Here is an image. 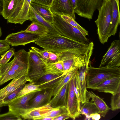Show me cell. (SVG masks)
<instances>
[{"mask_svg": "<svg viewBox=\"0 0 120 120\" xmlns=\"http://www.w3.org/2000/svg\"><path fill=\"white\" fill-rule=\"evenodd\" d=\"M35 44L49 52L57 54L70 52L83 55L89 44L74 40L59 34H47L35 42Z\"/></svg>", "mask_w": 120, "mask_h": 120, "instance_id": "obj_1", "label": "cell"}, {"mask_svg": "<svg viewBox=\"0 0 120 120\" xmlns=\"http://www.w3.org/2000/svg\"><path fill=\"white\" fill-rule=\"evenodd\" d=\"M13 55L14 58L11 61L0 66V86L19 76H27L29 67L28 52L21 49L15 52Z\"/></svg>", "mask_w": 120, "mask_h": 120, "instance_id": "obj_2", "label": "cell"}, {"mask_svg": "<svg viewBox=\"0 0 120 120\" xmlns=\"http://www.w3.org/2000/svg\"><path fill=\"white\" fill-rule=\"evenodd\" d=\"M120 76V67L109 68L104 66L95 68L90 63L86 76V88L93 89L105 80Z\"/></svg>", "mask_w": 120, "mask_h": 120, "instance_id": "obj_3", "label": "cell"}, {"mask_svg": "<svg viewBox=\"0 0 120 120\" xmlns=\"http://www.w3.org/2000/svg\"><path fill=\"white\" fill-rule=\"evenodd\" d=\"M98 11V18L95 22L99 41L104 44L107 42L109 38L111 19V0H106Z\"/></svg>", "mask_w": 120, "mask_h": 120, "instance_id": "obj_4", "label": "cell"}, {"mask_svg": "<svg viewBox=\"0 0 120 120\" xmlns=\"http://www.w3.org/2000/svg\"><path fill=\"white\" fill-rule=\"evenodd\" d=\"M94 47L93 42L89 44L87 49L83 54L82 64L76 73V85L80 102L83 104L86 100V76L89 65L90 58L92 54Z\"/></svg>", "mask_w": 120, "mask_h": 120, "instance_id": "obj_5", "label": "cell"}, {"mask_svg": "<svg viewBox=\"0 0 120 120\" xmlns=\"http://www.w3.org/2000/svg\"><path fill=\"white\" fill-rule=\"evenodd\" d=\"M52 24L62 35L74 40L88 43V39L78 30L65 21L61 16L53 14Z\"/></svg>", "mask_w": 120, "mask_h": 120, "instance_id": "obj_6", "label": "cell"}, {"mask_svg": "<svg viewBox=\"0 0 120 120\" xmlns=\"http://www.w3.org/2000/svg\"><path fill=\"white\" fill-rule=\"evenodd\" d=\"M29 56V67L27 77L30 82L34 83L46 74V63L34 50L30 49L28 52Z\"/></svg>", "mask_w": 120, "mask_h": 120, "instance_id": "obj_7", "label": "cell"}, {"mask_svg": "<svg viewBox=\"0 0 120 120\" xmlns=\"http://www.w3.org/2000/svg\"><path fill=\"white\" fill-rule=\"evenodd\" d=\"M45 34L33 33L25 30L9 34L4 40L11 46L25 45L28 43L35 42Z\"/></svg>", "mask_w": 120, "mask_h": 120, "instance_id": "obj_8", "label": "cell"}, {"mask_svg": "<svg viewBox=\"0 0 120 120\" xmlns=\"http://www.w3.org/2000/svg\"><path fill=\"white\" fill-rule=\"evenodd\" d=\"M77 7L75 13L80 16L90 20L94 13L99 10L106 0H77Z\"/></svg>", "mask_w": 120, "mask_h": 120, "instance_id": "obj_9", "label": "cell"}, {"mask_svg": "<svg viewBox=\"0 0 120 120\" xmlns=\"http://www.w3.org/2000/svg\"><path fill=\"white\" fill-rule=\"evenodd\" d=\"M76 74L69 81L67 105L69 115L70 118L73 119L78 117L80 115V101L78 93L75 91L74 88V80Z\"/></svg>", "mask_w": 120, "mask_h": 120, "instance_id": "obj_10", "label": "cell"}, {"mask_svg": "<svg viewBox=\"0 0 120 120\" xmlns=\"http://www.w3.org/2000/svg\"><path fill=\"white\" fill-rule=\"evenodd\" d=\"M117 68L120 66V40H114L103 56L99 67Z\"/></svg>", "mask_w": 120, "mask_h": 120, "instance_id": "obj_11", "label": "cell"}, {"mask_svg": "<svg viewBox=\"0 0 120 120\" xmlns=\"http://www.w3.org/2000/svg\"><path fill=\"white\" fill-rule=\"evenodd\" d=\"M59 61L63 62L64 71L67 72L81 65L83 59V54L70 52H63L56 54Z\"/></svg>", "mask_w": 120, "mask_h": 120, "instance_id": "obj_12", "label": "cell"}, {"mask_svg": "<svg viewBox=\"0 0 120 120\" xmlns=\"http://www.w3.org/2000/svg\"><path fill=\"white\" fill-rule=\"evenodd\" d=\"M24 0H3L2 15L7 22L12 23L21 9Z\"/></svg>", "mask_w": 120, "mask_h": 120, "instance_id": "obj_13", "label": "cell"}, {"mask_svg": "<svg viewBox=\"0 0 120 120\" xmlns=\"http://www.w3.org/2000/svg\"><path fill=\"white\" fill-rule=\"evenodd\" d=\"M50 9L52 13L60 16H69L75 20V10L72 6L70 0H53Z\"/></svg>", "mask_w": 120, "mask_h": 120, "instance_id": "obj_14", "label": "cell"}, {"mask_svg": "<svg viewBox=\"0 0 120 120\" xmlns=\"http://www.w3.org/2000/svg\"><path fill=\"white\" fill-rule=\"evenodd\" d=\"M38 91L32 92L13 99L8 105L9 111L20 116L23 110L30 108L29 105V102Z\"/></svg>", "mask_w": 120, "mask_h": 120, "instance_id": "obj_15", "label": "cell"}, {"mask_svg": "<svg viewBox=\"0 0 120 120\" xmlns=\"http://www.w3.org/2000/svg\"><path fill=\"white\" fill-rule=\"evenodd\" d=\"M53 90L48 89L38 91L29 102L30 108L39 107L49 104L53 97Z\"/></svg>", "mask_w": 120, "mask_h": 120, "instance_id": "obj_16", "label": "cell"}, {"mask_svg": "<svg viewBox=\"0 0 120 120\" xmlns=\"http://www.w3.org/2000/svg\"><path fill=\"white\" fill-rule=\"evenodd\" d=\"M93 89L113 95L120 91V76L108 79L96 86Z\"/></svg>", "mask_w": 120, "mask_h": 120, "instance_id": "obj_17", "label": "cell"}, {"mask_svg": "<svg viewBox=\"0 0 120 120\" xmlns=\"http://www.w3.org/2000/svg\"><path fill=\"white\" fill-rule=\"evenodd\" d=\"M27 82H30V80L25 75H20L13 79L10 83L0 90V101L20 86L25 85Z\"/></svg>", "mask_w": 120, "mask_h": 120, "instance_id": "obj_18", "label": "cell"}, {"mask_svg": "<svg viewBox=\"0 0 120 120\" xmlns=\"http://www.w3.org/2000/svg\"><path fill=\"white\" fill-rule=\"evenodd\" d=\"M53 108L48 104L41 107L30 108L23 110L20 116L23 120H36L50 111Z\"/></svg>", "mask_w": 120, "mask_h": 120, "instance_id": "obj_19", "label": "cell"}, {"mask_svg": "<svg viewBox=\"0 0 120 120\" xmlns=\"http://www.w3.org/2000/svg\"><path fill=\"white\" fill-rule=\"evenodd\" d=\"M69 82L65 85L52 98L49 104L52 108L60 106L67 107Z\"/></svg>", "mask_w": 120, "mask_h": 120, "instance_id": "obj_20", "label": "cell"}, {"mask_svg": "<svg viewBox=\"0 0 120 120\" xmlns=\"http://www.w3.org/2000/svg\"><path fill=\"white\" fill-rule=\"evenodd\" d=\"M112 8L111 22L109 38L115 35L116 33L117 28L120 23V13L119 3L115 0H111Z\"/></svg>", "mask_w": 120, "mask_h": 120, "instance_id": "obj_21", "label": "cell"}, {"mask_svg": "<svg viewBox=\"0 0 120 120\" xmlns=\"http://www.w3.org/2000/svg\"><path fill=\"white\" fill-rule=\"evenodd\" d=\"M28 20L32 22H39L45 26L48 29V34H59L61 33L52 24L49 22L39 15L30 5L28 14Z\"/></svg>", "mask_w": 120, "mask_h": 120, "instance_id": "obj_22", "label": "cell"}, {"mask_svg": "<svg viewBox=\"0 0 120 120\" xmlns=\"http://www.w3.org/2000/svg\"><path fill=\"white\" fill-rule=\"evenodd\" d=\"M86 97V100L89 101L90 98L91 99V101L93 102L99 110V113L103 117H105L107 112L111 109L102 99L93 92L87 90Z\"/></svg>", "mask_w": 120, "mask_h": 120, "instance_id": "obj_23", "label": "cell"}, {"mask_svg": "<svg viewBox=\"0 0 120 120\" xmlns=\"http://www.w3.org/2000/svg\"><path fill=\"white\" fill-rule=\"evenodd\" d=\"M30 6L39 15L46 21L52 24L54 18L49 7L32 2Z\"/></svg>", "mask_w": 120, "mask_h": 120, "instance_id": "obj_24", "label": "cell"}, {"mask_svg": "<svg viewBox=\"0 0 120 120\" xmlns=\"http://www.w3.org/2000/svg\"><path fill=\"white\" fill-rule=\"evenodd\" d=\"M32 0H24L22 7L19 14L12 23L22 24L28 20V14Z\"/></svg>", "mask_w": 120, "mask_h": 120, "instance_id": "obj_25", "label": "cell"}, {"mask_svg": "<svg viewBox=\"0 0 120 120\" xmlns=\"http://www.w3.org/2000/svg\"><path fill=\"white\" fill-rule=\"evenodd\" d=\"M45 69L46 74H52L59 76L65 73L63 63L61 61H59L54 63L47 64Z\"/></svg>", "mask_w": 120, "mask_h": 120, "instance_id": "obj_26", "label": "cell"}, {"mask_svg": "<svg viewBox=\"0 0 120 120\" xmlns=\"http://www.w3.org/2000/svg\"><path fill=\"white\" fill-rule=\"evenodd\" d=\"M78 69L77 68L71 70L64 75L62 80L54 89L53 97L55 96L65 85L69 81L73 76L76 74Z\"/></svg>", "mask_w": 120, "mask_h": 120, "instance_id": "obj_27", "label": "cell"}, {"mask_svg": "<svg viewBox=\"0 0 120 120\" xmlns=\"http://www.w3.org/2000/svg\"><path fill=\"white\" fill-rule=\"evenodd\" d=\"M83 105L80 108V114L85 116H89L95 113H99V110L93 102L86 100Z\"/></svg>", "mask_w": 120, "mask_h": 120, "instance_id": "obj_28", "label": "cell"}, {"mask_svg": "<svg viewBox=\"0 0 120 120\" xmlns=\"http://www.w3.org/2000/svg\"><path fill=\"white\" fill-rule=\"evenodd\" d=\"M26 31L37 34L49 33V30L45 26L37 22H33L25 30Z\"/></svg>", "mask_w": 120, "mask_h": 120, "instance_id": "obj_29", "label": "cell"}, {"mask_svg": "<svg viewBox=\"0 0 120 120\" xmlns=\"http://www.w3.org/2000/svg\"><path fill=\"white\" fill-rule=\"evenodd\" d=\"M66 113H68L67 107L65 106H59L52 108L49 111L41 116L37 118L36 120H40L42 118L46 117L54 118Z\"/></svg>", "mask_w": 120, "mask_h": 120, "instance_id": "obj_30", "label": "cell"}, {"mask_svg": "<svg viewBox=\"0 0 120 120\" xmlns=\"http://www.w3.org/2000/svg\"><path fill=\"white\" fill-rule=\"evenodd\" d=\"M39 85H36L33 83L29 82V83L24 85L23 88L14 99L20 98L32 92L41 90L39 89Z\"/></svg>", "mask_w": 120, "mask_h": 120, "instance_id": "obj_31", "label": "cell"}, {"mask_svg": "<svg viewBox=\"0 0 120 120\" xmlns=\"http://www.w3.org/2000/svg\"><path fill=\"white\" fill-rule=\"evenodd\" d=\"M67 72H65L45 83L39 85V89L41 90L48 89H54L62 80L64 75Z\"/></svg>", "mask_w": 120, "mask_h": 120, "instance_id": "obj_32", "label": "cell"}, {"mask_svg": "<svg viewBox=\"0 0 120 120\" xmlns=\"http://www.w3.org/2000/svg\"><path fill=\"white\" fill-rule=\"evenodd\" d=\"M61 16L67 22L78 30L85 36L88 35V32L78 24L71 17L67 15Z\"/></svg>", "mask_w": 120, "mask_h": 120, "instance_id": "obj_33", "label": "cell"}, {"mask_svg": "<svg viewBox=\"0 0 120 120\" xmlns=\"http://www.w3.org/2000/svg\"><path fill=\"white\" fill-rule=\"evenodd\" d=\"M111 109L112 111L120 108V91L112 95L111 101Z\"/></svg>", "mask_w": 120, "mask_h": 120, "instance_id": "obj_34", "label": "cell"}, {"mask_svg": "<svg viewBox=\"0 0 120 120\" xmlns=\"http://www.w3.org/2000/svg\"><path fill=\"white\" fill-rule=\"evenodd\" d=\"M15 49L12 48L1 55L0 59V66L4 65L9 61L12 56L15 53Z\"/></svg>", "mask_w": 120, "mask_h": 120, "instance_id": "obj_35", "label": "cell"}, {"mask_svg": "<svg viewBox=\"0 0 120 120\" xmlns=\"http://www.w3.org/2000/svg\"><path fill=\"white\" fill-rule=\"evenodd\" d=\"M20 116L9 111L7 113L0 114V120H21Z\"/></svg>", "mask_w": 120, "mask_h": 120, "instance_id": "obj_36", "label": "cell"}, {"mask_svg": "<svg viewBox=\"0 0 120 120\" xmlns=\"http://www.w3.org/2000/svg\"><path fill=\"white\" fill-rule=\"evenodd\" d=\"M58 76V75L52 74H45L33 83L36 85H40L45 83Z\"/></svg>", "mask_w": 120, "mask_h": 120, "instance_id": "obj_37", "label": "cell"}, {"mask_svg": "<svg viewBox=\"0 0 120 120\" xmlns=\"http://www.w3.org/2000/svg\"><path fill=\"white\" fill-rule=\"evenodd\" d=\"M31 48L35 50L46 63L49 57V52L44 49H41L35 47H31Z\"/></svg>", "mask_w": 120, "mask_h": 120, "instance_id": "obj_38", "label": "cell"}, {"mask_svg": "<svg viewBox=\"0 0 120 120\" xmlns=\"http://www.w3.org/2000/svg\"><path fill=\"white\" fill-rule=\"evenodd\" d=\"M10 47L9 45L4 40H0V55L3 54Z\"/></svg>", "mask_w": 120, "mask_h": 120, "instance_id": "obj_39", "label": "cell"}, {"mask_svg": "<svg viewBox=\"0 0 120 120\" xmlns=\"http://www.w3.org/2000/svg\"><path fill=\"white\" fill-rule=\"evenodd\" d=\"M59 61L58 58L56 54L49 52V57L47 61V64L54 63Z\"/></svg>", "mask_w": 120, "mask_h": 120, "instance_id": "obj_40", "label": "cell"}, {"mask_svg": "<svg viewBox=\"0 0 120 120\" xmlns=\"http://www.w3.org/2000/svg\"><path fill=\"white\" fill-rule=\"evenodd\" d=\"M53 0H32L31 2L49 7L51 6Z\"/></svg>", "mask_w": 120, "mask_h": 120, "instance_id": "obj_41", "label": "cell"}, {"mask_svg": "<svg viewBox=\"0 0 120 120\" xmlns=\"http://www.w3.org/2000/svg\"><path fill=\"white\" fill-rule=\"evenodd\" d=\"M85 120H98L101 117V115L98 113L91 114L89 116H86Z\"/></svg>", "mask_w": 120, "mask_h": 120, "instance_id": "obj_42", "label": "cell"}, {"mask_svg": "<svg viewBox=\"0 0 120 120\" xmlns=\"http://www.w3.org/2000/svg\"><path fill=\"white\" fill-rule=\"evenodd\" d=\"M70 117L68 113H66L54 118L53 120H64L68 119Z\"/></svg>", "mask_w": 120, "mask_h": 120, "instance_id": "obj_43", "label": "cell"}, {"mask_svg": "<svg viewBox=\"0 0 120 120\" xmlns=\"http://www.w3.org/2000/svg\"><path fill=\"white\" fill-rule=\"evenodd\" d=\"M71 5L74 10L77 7V0H70Z\"/></svg>", "mask_w": 120, "mask_h": 120, "instance_id": "obj_44", "label": "cell"}, {"mask_svg": "<svg viewBox=\"0 0 120 120\" xmlns=\"http://www.w3.org/2000/svg\"><path fill=\"white\" fill-rule=\"evenodd\" d=\"M3 0H0V15H2L3 9Z\"/></svg>", "mask_w": 120, "mask_h": 120, "instance_id": "obj_45", "label": "cell"}, {"mask_svg": "<svg viewBox=\"0 0 120 120\" xmlns=\"http://www.w3.org/2000/svg\"><path fill=\"white\" fill-rule=\"evenodd\" d=\"M54 118L48 117H46L43 118H42L40 119V120H53Z\"/></svg>", "mask_w": 120, "mask_h": 120, "instance_id": "obj_46", "label": "cell"}, {"mask_svg": "<svg viewBox=\"0 0 120 120\" xmlns=\"http://www.w3.org/2000/svg\"><path fill=\"white\" fill-rule=\"evenodd\" d=\"M2 34V30L1 28L0 27V37L1 36Z\"/></svg>", "mask_w": 120, "mask_h": 120, "instance_id": "obj_47", "label": "cell"}, {"mask_svg": "<svg viewBox=\"0 0 120 120\" xmlns=\"http://www.w3.org/2000/svg\"><path fill=\"white\" fill-rule=\"evenodd\" d=\"M117 3H119V0H115Z\"/></svg>", "mask_w": 120, "mask_h": 120, "instance_id": "obj_48", "label": "cell"}, {"mask_svg": "<svg viewBox=\"0 0 120 120\" xmlns=\"http://www.w3.org/2000/svg\"><path fill=\"white\" fill-rule=\"evenodd\" d=\"M1 78V73H0V80Z\"/></svg>", "mask_w": 120, "mask_h": 120, "instance_id": "obj_49", "label": "cell"}, {"mask_svg": "<svg viewBox=\"0 0 120 120\" xmlns=\"http://www.w3.org/2000/svg\"><path fill=\"white\" fill-rule=\"evenodd\" d=\"M1 55H0V59L1 58Z\"/></svg>", "mask_w": 120, "mask_h": 120, "instance_id": "obj_50", "label": "cell"}]
</instances>
